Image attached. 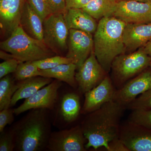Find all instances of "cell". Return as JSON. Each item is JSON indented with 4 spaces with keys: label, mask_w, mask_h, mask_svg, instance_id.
<instances>
[{
    "label": "cell",
    "mask_w": 151,
    "mask_h": 151,
    "mask_svg": "<svg viewBox=\"0 0 151 151\" xmlns=\"http://www.w3.org/2000/svg\"><path fill=\"white\" fill-rule=\"evenodd\" d=\"M86 140L81 125L52 132L47 150L49 151H85Z\"/></svg>",
    "instance_id": "obj_8"
},
{
    "label": "cell",
    "mask_w": 151,
    "mask_h": 151,
    "mask_svg": "<svg viewBox=\"0 0 151 151\" xmlns=\"http://www.w3.org/2000/svg\"><path fill=\"white\" fill-rule=\"evenodd\" d=\"M149 3H150V4H151V0H150V1L149 2Z\"/></svg>",
    "instance_id": "obj_40"
},
{
    "label": "cell",
    "mask_w": 151,
    "mask_h": 151,
    "mask_svg": "<svg viewBox=\"0 0 151 151\" xmlns=\"http://www.w3.org/2000/svg\"><path fill=\"white\" fill-rule=\"evenodd\" d=\"M76 69L77 66L73 63L62 64L50 69L40 70V76L55 78L76 88L78 87L75 78Z\"/></svg>",
    "instance_id": "obj_21"
},
{
    "label": "cell",
    "mask_w": 151,
    "mask_h": 151,
    "mask_svg": "<svg viewBox=\"0 0 151 151\" xmlns=\"http://www.w3.org/2000/svg\"><path fill=\"white\" fill-rule=\"evenodd\" d=\"M110 1H111V2H112L115 3L119 1V0H110Z\"/></svg>",
    "instance_id": "obj_38"
},
{
    "label": "cell",
    "mask_w": 151,
    "mask_h": 151,
    "mask_svg": "<svg viewBox=\"0 0 151 151\" xmlns=\"http://www.w3.org/2000/svg\"><path fill=\"white\" fill-rule=\"evenodd\" d=\"M79 95L75 92L65 93L60 97L57 106L54 123L66 127L75 122L81 113Z\"/></svg>",
    "instance_id": "obj_16"
},
{
    "label": "cell",
    "mask_w": 151,
    "mask_h": 151,
    "mask_svg": "<svg viewBox=\"0 0 151 151\" xmlns=\"http://www.w3.org/2000/svg\"><path fill=\"white\" fill-rule=\"evenodd\" d=\"M20 26L31 37L43 41V21L27 1L24 7Z\"/></svg>",
    "instance_id": "obj_19"
},
{
    "label": "cell",
    "mask_w": 151,
    "mask_h": 151,
    "mask_svg": "<svg viewBox=\"0 0 151 151\" xmlns=\"http://www.w3.org/2000/svg\"><path fill=\"white\" fill-rule=\"evenodd\" d=\"M111 17L126 23L151 22V4L133 1H121L114 3Z\"/></svg>",
    "instance_id": "obj_9"
},
{
    "label": "cell",
    "mask_w": 151,
    "mask_h": 151,
    "mask_svg": "<svg viewBox=\"0 0 151 151\" xmlns=\"http://www.w3.org/2000/svg\"><path fill=\"white\" fill-rule=\"evenodd\" d=\"M128 121L151 130V109L132 111Z\"/></svg>",
    "instance_id": "obj_27"
},
{
    "label": "cell",
    "mask_w": 151,
    "mask_h": 151,
    "mask_svg": "<svg viewBox=\"0 0 151 151\" xmlns=\"http://www.w3.org/2000/svg\"><path fill=\"white\" fill-rule=\"evenodd\" d=\"M62 81L55 79L44 86L31 97L25 100L24 103L14 109L17 116L26 111L34 109H54L58 99V90L62 85Z\"/></svg>",
    "instance_id": "obj_7"
},
{
    "label": "cell",
    "mask_w": 151,
    "mask_h": 151,
    "mask_svg": "<svg viewBox=\"0 0 151 151\" xmlns=\"http://www.w3.org/2000/svg\"><path fill=\"white\" fill-rule=\"evenodd\" d=\"M131 111H144L151 109V88L141 94L127 106Z\"/></svg>",
    "instance_id": "obj_26"
},
{
    "label": "cell",
    "mask_w": 151,
    "mask_h": 151,
    "mask_svg": "<svg viewBox=\"0 0 151 151\" xmlns=\"http://www.w3.org/2000/svg\"><path fill=\"white\" fill-rule=\"evenodd\" d=\"M119 139L129 151H151V130L137 124H121Z\"/></svg>",
    "instance_id": "obj_10"
},
{
    "label": "cell",
    "mask_w": 151,
    "mask_h": 151,
    "mask_svg": "<svg viewBox=\"0 0 151 151\" xmlns=\"http://www.w3.org/2000/svg\"><path fill=\"white\" fill-rule=\"evenodd\" d=\"M50 14H65L67 11L66 0H45Z\"/></svg>",
    "instance_id": "obj_31"
},
{
    "label": "cell",
    "mask_w": 151,
    "mask_h": 151,
    "mask_svg": "<svg viewBox=\"0 0 151 151\" xmlns=\"http://www.w3.org/2000/svg\"><path fill=\"white\" fill-rule=\"evenodd\" d=\"M75 78L80 92H86L99 85L107 75L94 54V50L78 68Z\"/></svg>",
    "instance_id": "obj_11"
},
{
    "label": "cell",
    "mask_w": 151,
    "mask_h": 151,
    "mask_svg": "<svg viewBox=\"0 0 151 151\" xmlns=\"http://www.w3.org/2000/svg\"><path fill=\"white\" fill-rule=\"evenodd\" d=\"M68 29L94 35L98 23L96 19L81 9H69L64 14Z\"/></svg>",
    "instance_id": "obj_18"
},
{
    "label": "cell",
    "mask_w": 151,
    "mask_h": 151,
    "mask_svg": "<svg viewBox=\"0 0 151 151\" xmlns=\"http://www.w3.org/2000/svg\"><path fill=\"white\" fill-rule=\"evenodd\" d=\"M151 57L139 49L129 54L120 55L114 59L111 65L113 85L120 89L130 79L148 68Z\"/></svg>",
    "instance_id": "obj_5"
},
{
    "label": "cell",
    "mask_w": 151,
    "mask_h": 151,
    "mask_svg": "<svg viewBox=\"0 0 151 151\" xmlns=\"http://www.w3.org/2000/svg\"><path fill=\"white\" fill-rule=\"evenodd\" d=\"M0 58H1V59L4 60L14 58V56H13L12 55L7 52L1 50L0 51Z\"/></svg>",
    "instance_id": "obj_36"
},
{
    "label": "cell",
    "mask_w": 151,
    "mask_h": 151,
    "mask_svg": "<svg viewBox=\"0 0 151 151\" xmlns=\"http://www.w3.org/2000/svg\"><path fill=\"white\" fill-rule=\"evenodd\" d=\"M33 62L40 70H46L53 68L61 64L70 63L72 61L71 59L66 56L55 55Z\"/></svg>",
    "instance_id": "obj_25"
},
{
    "label": "cell",
    "mask_w": 151,
    "mask_h": 151,
    "mask_svg": "<svg viewBox=\"0 0 151 151\" xmlns=\"http://www.w3.org/2000/svg\"><path fill=\"white\" fill-rule=\"evenodd\" d=\"M69 32L64 14L50 15L43 21L44 43L57 55H62L68 50Z\"/></svg>",
    "instance_id": "obj_6"
},
{
    "label": "cell",
    "mask_w": 151,
    "mask_h": 151,
    "mask_svg": "<svg viewBox=\"0 0 151 151\" xmlns=\"http://www.w3.org/2000/svg\"><path fill=\"white\" fill-rule=\"evenodd\" d=\"M20 62L17 59L13 58L1 63L0 64V78L11 73H14Z\"/></svg>",
    "instance_id": "obj_30"
},
{
    "label": "cell",
    "mask_w": 151,
    "mask_h": 151,
    "mask_svg": "<svg viewBox=\"0 0 151 151\" xmlns=\"http://www.w3.org/2000/svg\"><path fill=\"white\" fill-rule=\"evenodd\" d=\"M52 81V78L37 76L18 81V88L13 96L11 107L14 106L20 100H25L31 97L39 90Z\"/></svg>",
    "instance_id": "obj_20"
},
{
    "label": "cell",
    "mask_w": 151,
    "mask_h": 151,
    "mask_svg": "<svg viewBox=\"0 0 151 151\" xmlns=\"http://www.w3.org/2000/svg\"><path fill=\"white\" fill-rule=\"evenodd\" d=\"M27 0H0L1 34L7 38L20 26Z\"/></svg>",
    "instance_id": "obj_15"
},
{
    "label": "cell",
    "mask_w": 151,
    "mask_h": 151,
    "mask_svg": "<svg viewBox=\"0 0 151 151\" xmlns=\"http://www.w3.org/2000/svg\"><path fill=\"white\" fill-rule=\"evenodd\" d=\"M125 22L113 17L100 20L94 37V51L97 60L106 73L111 70L114 59L126 52L123 40Z\"/></svg>",
    "instance_id": "obj_3"
},
{
    "label": "cell",
    "mask_w": 151,
    "mask_h": 151,
    "mask_svg": "<svg viewBox=\"0 0 151 151\" xmlns=\"http://www.w3.org/2000/svg\"><path fill=\"white\" fill-rule=\"evenodd\" d=\"M27 1L43 21L51 15L45 0H27Z\"/></svg>",
    "instance_id": "obj_29"
},
{
    "label": "cell",
    "mask_w": 151,
    "mask_h": 151,
    "mask_svg": "<svg viewBox=\"0 0 151 151\" xmlns=\"http://www.w3.org/2000/svg\"><path fill=\"white\" fill-rule=\"evenodd\" d=\"M91 0H66V9H82Z\"/></svg>",
    "instance_id": "obj_33"
},
{
    "label": "cell",
    "mask_w": 151,
    "mask_h": 151,
    "mask_svg": "<svg viewBox=\"0 0 151 151\" xmlns=\"http://www.w3.org/2000/svg\"><path fill=\"white\" fill-rule=\"evenodd\" d=\"M109 151H129L122 141L117 139L111 142L109 144Z\"/></svg>",
    "instance_id": "obj_34"
},
{
    "label": "cell",
    "mask_w": 151,
    "mask_h": 151,
    "mask_svg": "<svg viewBox=\"0 0 151 151\" xmlns=\"http://www.w3.org/2000/svg\"><path fill=\"white\" fill-rule=\"evenodd\" d=\"M151 88V71L148 69L130 79L120 89H116L113 100L127 105L138 96Z\"/></svg>",
    "instance_id": "obj_13"
},
{
    "label": "cell",
    "mask_w": 151,
    "mask_h": 151,
    "mask_svg": "<svg viewBox=\"0 0 151 151\" xmlns=\"http://www.w3.org/2000/svg\"><path fill=\"white\" fill-rule=\"evenodd\" d=\"M136 1L140 2L147 3L149 2L150 1V0H119V1Z\"/></svg>",
    "instance_id": "obj_37"
},
{
    "label": "cell",
    "mask_w": 151,
    "mask_h": 151,
    "mask_svg": "<svg viewBox=\"0 0 151 151\" xmlns=\"http://www.w3.org/2000/svg\"><path fill=\"white\" fill-rule=\"evenodd\" d=\"M0 47L20 62L34 61L55 55L42 41L31 37L20 26L0 43Z\"/></svg>",
    "instance_id": "obj_4"
},
{
    "label": "cell",
    "mask_w": 151,
    "mask_h": 151,
    "mask_svg": "<svg viewBox=\"0 0 151 151\" xmlns=\"http://www.w3.org/2000/svg\"><path fill=\"white\" fill-rule=\"evenodd\" d=\"M116 90L111 78L106 76L99 85L84 94L85 98L81 113L89 114L113 100Z\"/></svg>",
    "instance_id": "obj_14"
},
{
    "label": "cell",
    "mask_w": 151,
    "mask_h": 151,
    "mask_svg": "<svg viewBox=\"0 0 151 151\" xmlns=\"http://www.w3.org/2000/svg\"><path fill=\"white\" fill-rule=\"evenodd\" d=\"M15 149L14 137L12 129L4 130L0 134V151H13Z\"/></svg>",
    "instance_id": "obj_28"
},
{
    "label": "cell",
    "mask_w": 151,
    "mask_h": 151,
    "mask_svg": "<svg viewBox=\"0 0 151 151\" xmlns=\"http://www.w3.org/2000/svg\"><path fill=\"white\" fill-rule=\"evenodd\" d=\"M67 44L65 56L72 60L78 69L94 50L93 35L79 30L70 29Z\"/></svg>",
    "instance_id": "obj_12"
},
{
    "label": "cell",
    "mask_w": 151,
    "mask_h": 151,
    "mask_svg": "<svg viewBox=\"0 0 151 151\" xmlns=\"http://www.w3.org/2000/svg\"><path fill=\"white\" fill-rule=\"evenodd\" d=\"M140 49L145 53L151 57V40Z\"/></svg>",
    "instance_id": "obj_35"
},
{
    "label": "cell",
    "mask_w": 151,
    "mask_h": 151,
    "mask_svg": "<svg viewBox=\"0 0 151 151\" xmlns=\"http://www.w3.org/2000/svg\"><path fill=\"white\" fill-rule=\"evenodd\" d=\"M40 69L38 68L33 61L21 62L16 70L14 73L16 81H20L27 78L40 76Z\"/></svg>",
    "instance_id": "obj_24"
},
{
    "label": "cell",
    "mask_w": 151,
    "mask_h": 151,
    "mask_svg": "<svg viewBox=\"0 0 151 151\" xmlns=\"http://www.w3.org/2000/svg\"><path fill=\"white\" fill-rule=\"evenodd\" d=\"M148 68V70L151 71V61L150 63V65H149V67Z\"/></svg>",
    "instance_id": "obj_39"
},
{
    "label": "cell",
    "mask_w": 151,
    "mask_h": 151,
    "mask_svg": "<svg viewBox=\"0 0 151 151\" xmlns=\"http://www.w3.org/2000/svg\"><path fill=\"white\" fill-rule=\"evenodd\" d=\"M14 109L10 108L0 111V133L5 130L7 125L14 122Z\"/></svg>",
    "instance_id": "obj_32"
},
{
    "label": "cell",
    "mask_w": 151,
    "mask_h": 151,
    "mask_svg": "<svg viewBox=\"0 0 151 151\" xmlns=\"http://www.w3.org/2000/svg\"><path fill=\"white\" fill-rule=\"evenodd\" d=\"M114 3L110 0H91L81 9L96 20L111 17Z\"/></svg>",
    "instance_id": "obj_23"
},
{
    "label": "cell",
    "mask_w": 151,
    "mask_h": 151,
    "mask_svg": "<svg viewBox=\"0 0 151 151\" xmlns=\"http://www.w3.org/2000/svg\"><path fill=\"white\" fill-rule=\"evenodd\" d=\"M123 40L126 50L134 51L142 47L151 40V22L126 24Z\"/></svg>",
    "instance_id": "obj_17"
},
{
    "label": "cell",
    "mask_w": 151,
    "mask_h": 151,
    "mask_svg": "<svg viewBox=\"0 0 151 151\" xmlns=\"http://www.w3.org/2000/svg\"><path fill=\"white\" fill-rule=\"evenodd\" d=\"M0 111L11 107L13 96L18 88V84L10 74L0 78Z\"/></svg>",
    "instance_id": "obj_22"
},
{
    "label": "cell",
    "mask_w": 151,
    "mask_h": 151,
    "mask_svg": "<svg viewBox=\"0 0 151 151\" xmlns=\"http://www.w3.org/2000/svg\"><path fill=\"white\" fill-rule=\"evenodd\" d=\"M47 111L45 109L30 110L11 128L15 142V150H47L52 133Z\"/></svg>",
    "instance_id": "obj_2"
},
{
    "label": "cell",
    "mask_w": 151,
    "mask_h": 151,
    "mask_svg": "<svg viewBox=\"0 0 151 151\" xmlns=\"http://www.w3.org/2000/svg\"><path fill=\"white\" fill-rule=\"evenodd\" d=\"M127 108L114 100L86 114L81 126L86 142V150L104 147L108 150L109 144L119 139L120 121Z\"/></svg>",
    "instance_id": "obj_1"
}]
</instances>
